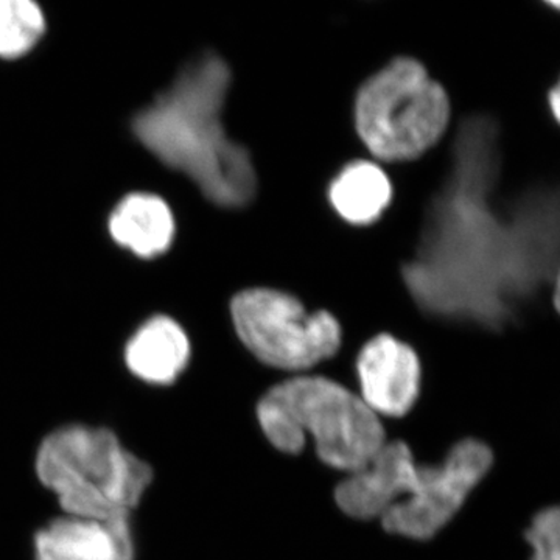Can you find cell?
I'll return each mask as SVG.
<instances>
[{"mask_svg": "<svg viewBox=\"0 0 560 560\" xmlns=\"http://www.w3.org/2000/svg\"><path fill=\"white\" fill-rule=\"evenodd\" d=\"M231 73L215 55H202L132 120L136 138L158 160L183 172L209 200L241 206L254 190L248 153L226 138L221 108Z\"/></svg>", "mask_w": 560, "mask_h": 560, "instance_id": "6da1fadb", "label": "cell"}, {"mask_svg": "<svg viewBox=\"0 0 560 560\" xmlns=\"http://www.w3.org/2000/svg\"><path fill=\"white\" fill-rule=\"evenodd\" d=\"M488 445L460 441L438 466H419L405 442H385L370 463L335 490L340 510L412 540L436 536L460 511L492 467Z\"/></svg>", "mask_w": 560, "mask_h": 560, "instance_id": "7a4b0ae2", "label": "cell"}, {"mask_svg": "<svg viewBox=\"0 0 560 560\" xmlns=\"http://www.w3.org/2000/svg\"><path fill=\"white\" fill-rule=\"evenodd\" d=\"M35 474L62 514L105 521L130 518L154 477L113 430L84 423L62 425L40 441Z\"/></svg>", "mask_w": 560, "mask_h": 560, "instance_id": "3957f363", "label": "cell"}, {"mask_svg": "<svg viewBox=\"0 0 560 560\" xmlns=\"http://www.w3.org/2000/svg\"><path fill=\"white\" fill-rule=\"evenodd\" d=\"M260 429L287 455L313 438L319 459L348 474L370 463L386 442L381 418L340 383L294 377L276 385L257 405Z\"/></svg>", "mask_w": 560, "mask_h": 560, "instance_id": "277c9868", "label": "cell"}, {"mask_svg": "<svg viewBox=\"0 0 560 560\" xmlns=\"http://www.w3.org/2000/svg\"><path fill=\"white\" fill-rule=\"evenodd\" d=\"M448 119L444 88L411 58H399L375 73L357 97V130L383 161H410L425 153L442 138Z\"/></svg>", "mask_w": 560, "mask_h": 560, "instance_id": "5b68a950", "label": "cell"}, {"mask_svg": "<svg viewBox=\"0 0 560 560\" xmlns=\"http://www.w3.org/2000/svg\"><path fill=\"white\" fill-rule=\"evenodd\" d=\"M231 313L243 345L278 370H308L340 349L338 320L327 312L311 315L282 291H242L232 300Z\"/></svg>", "mask_w": 560, "mask_h": 560, "instance_id": "8992f818", "label": "cell"}, {"mask_svg": "<svg viewBox=\"0 0 560 560\" xmlns=\"http://www.w3.org/2000/svg\"><path fill=\"white\" fill-rule=\"evenodd\" d=\"M357 371L361 400L375 415L401 418L415 407L422 372L410 346L390 335H378L361 349Z\"/></svg>", "mask_w": 560, "mask_h": 560, "instance_id": "52a82bcc", "label": "cell"}, {"mask_svg": "<svg viewBox=\"0 0 560 560\" xmlns=\"http://www.w3.org/2000/svg\"><path fill=\"white\" fill-rule=\"evenodd\" d=\"M35 560H136L130 518L62 514L33 536Z\"/></svg>", "mask_w": 560, "mask_h": 560, "instance_id": "ba28073f", "label": "cell"}, {"mask_svg": "<svg viewBox=\"0 0 560 560\" xmlns=\"http://www.w3.org/2000/svg\"><path fill=\"white\" fill-rule=\"evenodd\" d=\"M189 359L186 331L165 316L143 324L125 350L128 370L151 385H172L186 370Z\"/></svg>", "mask_w": 560, "mask_h": 560, "instance_id": "9c48e42d", "label": "cell"}, {"mask_svg": "<svg viewBox=\"0 0 560 560\" xmlns=\"http://www.w3.org/2000/svg\"><path fill=\"white\" fill-rule=\"evenodd\" d=\"M109 231L124 248L149 259L168 249L175 234V221L161 198L135 194L121 200L114 210Z\"/></svg>", "mask_w": 560, "mask_h": 560, "instance_id": "30bf717a", "label": "cell"}, {"mask_svg": "<svg viewBox=\"0 0 560 560\" xmlns=\"http://www.w3.org/2000/svg\"><path fill=\"white\" fill-rule=\"evenodd\" d=\"M393 187L386 173L372 162L348 165L330 186L335 210L352 224H371L388 208Z\"/></svg>", "mask_w": 560, "mask_h": 560, "instance_id": "8fae6325", "label": "cell"}, {"mask_svg": "<svg viewBox=\"0 0 560 560\" xmlns=\"http://www.w3.org/2000/svg\"><path fill=\"white\" fill-rule=\"evenodd\" d=\"M46 31L35 0H0V57L14 60L31 51Z\"/></svg>", "mask_w": 560, "mask_h": 560, "instance_id": "7c38bea8", "label": "cell"}, {"mask_svg": "<svg viewBox=\"0 0 560 560\" xmlns=\"http://www.w3.org/2000/svg\"><path fill=\"white\" fill-rule=\"evenodd\" d=\"M560 512L558 508L540 511L526 530L533 550L530 560H560Z\"/></svg>", "mask_w": 560, "mask_h": 560, "instance_id": "4fadbf2b", "label": "cell"}, {"mask_svg": "<svg viewBox=\"0 0 560 560\" xmlns=\"http://www.w3.org/2000/svg\"><path fill=\"white\" fill-rule=\"evenodd\" d=\"M551 105H552V114H555L556 119H559V88L556 86L551 92Z\"/></svg>", "mask_w": 560, "mask_h": 560, "instance_id": "5bb4252c", "label": "cell"}, {"mask_svg": "<svg viewBox=\"0 0 560 560\" xmlns=\"http://www.w3.org/2000/svg\"><path fill=\"white\" fill-rule=\"evenodd\" d=\"M545 2H548L550 5L555 7V9H558L560 0H545Z\"/></svg>", "mask_w": 560, "mask_h": 560, "instance_id": "9a60e30c", "label": "cell"}]
</instances>
